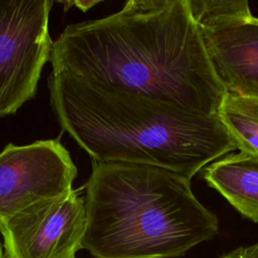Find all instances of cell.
Returning <instances> with one entry per match:
<instances>
[{
    "label": "cell",
    "instance_id": "3",
    "mask_svg": "<svg viewBox=\"0 0 258 258\" xmlns=\"http://www.w3.org/2000/svg\"><path fill=\"white\" fill-rule=\"evenodd\" d=\"M83 248L95 258H173L219 233L218 217L175 171L93 162L86 182Z\"/></svg>",
    "mask_w": 258,
    "mask_h": 258
},
{
    "label": "cell",
    "instance_id": "9",
    "mask_svg": "<svg viewBox=\"0 0 258 258\" xmlns=\"http://www.w3.org/2000/svg\"><path fill=\"white\" fill-rule=\"evenodd\" d=\"M218 115L236 148L258 156V98L226 93Z\"/></svg>",
    "mask_w": 258,
    "mask_h": 258
},
{
    "label": "cell",
    "instance_id": "12",
    "mask_svg": "<svg viewBox=\"0 0 258 258\" xmlns=\"http://www.w3.org/2000/svg\"><path fill=\"white\" fill-rule=\"evenodd\" d=\"M0 258H5L4 253H3V246L1 244V242H0Z\"/></svg>",
    "mask_w": 258,
    "mask_h": 258
},
{
    "label": "cell",
    "instance_id": "4",
    "mask_svg": "<svg viewBox=\"0 0 258 258\" xmlns=\"http://www.w3.org/2000/svg\"><path fill=\"white\" fill-rule=\"evenodd\" d=\"M50 0H0V117L15 114L35 97L53 41Z\"/></svg>",
    "mask_w": 258,
    "mask_h": 258
},
{
    "label": "cell",
    "instance_id": "1",
    "mask_svg": "<svg viewBox=\"0 0 258 258\" xmlns=\"http://www.w3.org/2000/svg\"><path fill=\"white\" fill-rule=\"evenodd\" d=\"M50 62L51 72L203 115L217 114L227 93L188 0H129L103 18L69 24Z\"/></svg>",
    "mask_w": 258,
    "mask_h": 258
},
{
    "label": "cell",
    "instance_id": "6",
    "mask_svg": "<svg viewBox=\"0 0 258 258\" xmlns=\"http://www.w3.org/2000/svg\"><path fill=\"white\" fill-rule=\"evenodd\" d=\"M78 169L58 139L9 143L0 152V228L26 207L72 190Z\"/></svg>",
    "mask_w": 258,
    "mask_h": 258
},
{
    "label": "cell",
    "instance_id": "11",
    "mask_svg": "<svg viewBox=\"0 0 258 258\" xmlns=\"http://www.w3.org/2000/svg\"><path fill=\"white\" fill-rule=\"evenodd\" d=\"M218 258H258V242L248 246H240Z\"/></svg>",
    "mask_w": 258,
    "mask_h": 258
},
{
    "label": "cell",
    "instance_id": "7",
    "mask_svg": "<svg viewBox=\"0 0 258 258\" xmlns=\"http://www.w3.org/2000/svg\"><path fill=\"white\" fill-rule=\"evenodd\" d=\"M201 33L226 92L258 98V17L251 15Z\"/></svg>",
    "mask_w": 258,
    "mask_h": 258
},
{
    "label": "cell",
    "instance_id": "5",
    "mask_svg": "<svg viewBox=\"0 0 258 258\" xmlns=\"http://www.w3.org/2000/svg\"><path fill=\"white\" fill-rule=\"evenodd\" d=\"M85 201L77 190L38 201L0 228L5 258H76L86 231Z\"/></svg>",
    "mask_w": 258,
    "mask_h": 258
},
{
    "label": "cell",
    "instance_id": "10",
    "mask_svg": "<svg viewBox=\"0 0 258 258\" xmlns=\"http://www.w3.org/2000/svg\"><path fill=\"white\" fill-rule=\"evenodd\" d=\"M188 4L191 16L201 31L252 15L246 0H188Z\"/></svg>",
    "mask_w": 258,
    "mask_h": 258
},
{
    "label": "cell",
    "instance_id": "2",
    "mask_svg": "<svg viewBox=\"0 0 258 258\" xmlns=\"http://www.w3.org/2000/svg\"><path fill=\"white\" fill-rule=\"evenodd\" d=\"M60 127L96 162L163 167L189 178L236 150L218 113L203 115L68 73L48 77Z\"/></svg>",
    "mask_w": 258,
    "mask_h": 258
},
{
    "label": "cell",
    "instance_id": "8",
    "mask_svg": "<svg viewBox=\"0 0 258 258\" xmlns=\"http://www.w3.org/2000/svg\"><path fill=\"white\" fill-rule=\"evenodd\" d=\"M203 177L243 217L258 223V156L239 151L210 163Z\"/></svg>",
    "mask_w": 258,
    "mask_h": 258
}]
</instances>
